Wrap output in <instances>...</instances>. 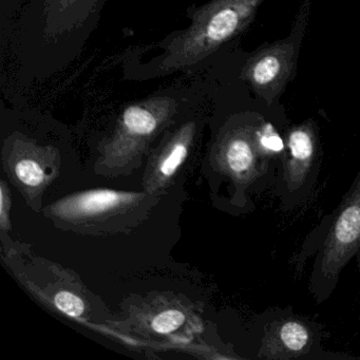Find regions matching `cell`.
<instances>
[{
  "label": "cell",
  "instance_id": "9c48e42d",
  "mask_svg": "<svg viewBox=\"0 0 360 360\" xmlns=\"http://www.w3.org/2000/svg\"><path fill=\"white\" fill-rule=\"evenodd\" d=\"M195 136V124L189 122L164 139L147 163L142 182L144 191L159 197L167 193L189 157Z\"/></svg>",
  "mask_w": 360,
  "mask_h": 360
},
{
  "label": "cell",
  "instance_id": "277c9868",
  "mask_svg": "<svg viewBox=\"0 0 360 360\" xmlns=\"http://www.w3.org/2000/svg\"><path fill=\"white\" fill-rule=\"evenodd\" d=\"M176 104L155 98L128 107L115 131L100 147L94 172L107 178L126 176L138 169L158 134L172 122Z\"/></svg>",
  "mask_w": 360,
  "mask_h": 360
},
{
  "label": "cell",
  "instance_id": "4fadbf2b",
  "mask_svg": "<svg viewBox=\"0 0 360 360\" xmlns=\"http://www.w3.org/2000/svg\"><path fill=\"white\" fill-rule=\"evenodd\" d=\"M12 198L9 187L5 181L0 183V227L3 233L11 231V221H10V212H11Z\"/></svg>",
  "mask_w": 360,
  "mask_h": 360
},
{
  "label": "cell",
  "instance_id": "3957f363",
  "mask_svg": "<svg viewBox=\"0 0 360 360\" xmlns=\"http://www.w3.org/2000/svg\"><path fill=\"white\" fill-rule=\"evenodd\" d=\"M261 125L229 128L219 136L212 149V166L229 187L231 207L240 212L254 210L252 195L273 188L281 161L263 146Z\"/></svg>",
  "mask_w": 360,
  "mask_h": 360
},
{
  "label": "cell",
  "instance_id": "8992f818",
  "mask_svg": "<svg viewBox=\"0 0 360 360\" xmlns=\"http://www.w3.org/2000/svg\"><path fill=\"white\" fill-rule=\"evenodd\" d=\"M321 159L314 124H301L288 130L285 151L271 188L284 210H295L309 199L319 176Z\"/></svg>",
  "mask_w": 360,
  "mask_h": 360
},
{
  "label": "cell",
  "instance_id": "7a4b0ae2",
  "mask_svg": "<svg viewBox=\"0 0 360 360\" xmlns=\"http://www.w3.org/2000/svg\"><path fill=\"white\" fill-rule=\"evenodd\" d=\"M162 197L148 191L91 189L71 193L43 208L63 231L85 236L128 233L148 218Z\"/></svg>",
  "mask_w": 360,
  "mask_h": 360
},
{
  "label": "cell",
  "instance_id": "30bf717a",
  "mask_svg": "<svg viewBox=\"0 0 360 360\" xmlns=\"http://www.w3.org/2000/svg\"><path fill=\"white\" fill-rule=\"evenodd\" d=\"M294 58L292 44H276L248 60L244 77L257 94L271 104L281 94L290 77Z\"/></svg>",
  "mask_w": 360,
  "mask_h": 360
},
{
  "label": "cell",
  "instance_id": "6da1fadb",
  "mask_svg": "<svg viewBox=\"0 0 360 360\" xmlns=\"http://www.w3.org/2000/svg\"><path fill=\"white\" fill-rule=\"evenodd\" d=\"M313 255L309 290L321 304L336 290L347 263L354 257L360 260V169L339 205L305 238L294 258L297 273Z\"/></svg>",
  "mask_w": 360,
  "mask_h": 360
},
{
  "label": "cell",
  "instance_id": "52a82bcc",
  "mask_svg": "<svg viewBox=\"0 0 360 360\" xmlns=\"http://www.w3.org/2000/svg\"><path fill=\"white\" fill-rule=\"evenodd\" d=\"M3 164L8 178L22 193L27 205L37 212L43 210L44 193L60 174L58 151L13 136L4 146Z\"/></svg>",
  "mask_w": 360,
  "mask_h": 360
},
{
  "label": "cell",
  "instance_id": "7c38bea8",
  "mask_svg": "<svg viewBox=\"0 0 360 360\" xmlns=\"http://www.w3.org/2000/svg\"><path fill=\"white\" fill-rule=\"evenodd\" d=\"M50 304L52 309H58L63 315L73 319L84 317L87 311V302L85 294L82 292L81 285L71 286L60 290L52 298Z\"/></svg>",
  "mask_w": 360,
  "mask_h": 360
},
{
  "label": "cell",
  "instance_id": "5b68a950",
  "mask_svg": "<svg viewBox=\"0 0 360 360\" xmlns=\"http://www.w3.org/2000/svg\"><path fill=\"white\" fill-rule=\"evenodd\" d=\"M263 0H212L198 10L188 29L172 39L161 69L191 66L248 26Z\"/></svg>",
  "mask_w": 360,
  "mask_h": 360
},
{
  "label": "cell",
  "instance_id": "ba28073f",
  "mask_svg": "<svg viewBox=\"0 0 360 360\" xmlns=\"http://www.w3.org/2000/svg\"><path fill=\"white\" fill-rule=\"evenodd\" d=\"M321 330L316 322L288 309L262 316V338L257 357L266 359L324 358Z\"/></svg>",
  "mask_w": 360,
  "mask_h": 360
},
{
  "label": "cell",
  "instance_id": "8fae6325",
  "mask_svg": "<svg viewBox=\"0 0 360 360\" xmlns=\"http://www.w3.org/2000/svg\"><path fill=\"white\" fill-rule=\"evenodd\" d=\"M193 313L181 301H164L153 305L145 314V330L161 336H169L182 330L193 319Z\"/></svg>",
  "mask_w": 360,
  "mask_h": 360
}]
</instances>
